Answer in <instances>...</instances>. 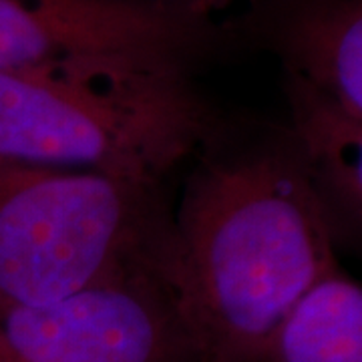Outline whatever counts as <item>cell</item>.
Masks as SVG:
<instances>
[{
	"label": "cell",
	"mask_w": 362,
	"mask_h": 362,
	"mask_svg": "<svg viewBox=\"0 0 362 362\" xmlns=\"http://www.w3.org/2000/svg\"><path fill=\"white\" fill-rule=\"evenodd\" d=\"M221 26L235 47L274 52L284 75L362 117V0H247Z\"/></svg>",
	"instance_id": "6"
},
{
	"label": "cell",
	"mask_w": 362,
	"mask_h": 362,
	"mask_svg": "<svg viewBox=\"0 0 362 362\" xmlns=\"http://www.w3.org/2000/svg\"><path fill=\"white\" fill-rule=\"evenodd\" d=\"M220 113L183 71L78 61L0 73V159L161 185Z\"/></svg>",
	"instance_id": "2"
},
{
	"label": "cell",
	"mask_w": 362,
	"mask_h": 362,
	"mask_svg": "<svg viewBox=\"0 0 362 362\" xmlns=\"http://www.w3.org/2000/svg\"><path fill=\"white\" fill-rule=\"evenodd\" d=\"M173 247L161 185L0 159V306L135 276L168 282Z\"/></svg>",
	"instance_id": "3"
},
{
	"label": "cell",
	"mask_w": 362,
	"mask_h": 362,
	"mask_svg": "<svg viewBox=\"0 0 362 362\" xmlns=\"http://www.w3.org/2000/svg\"><path fill=\"white\" fill-rule=\"evenodd\" d=\"M0 362H197L168 282L135 276L0 306Z\"/></svg>",
	"instance_id": "5"
},
{
	"label": "cell",
	"mask_w": 362,
	"mask_h": 362,
	"mask_svg": "<svg viewBox=\"0 0 362 362\" xmlns=\"http://www.w3.org/2000/svg\"><path fill=\"white\" fill-rule=\"evenodd\" d=\"M284 93L288 129L334 242H352L362 220V117L294 75H284Z\"/></svg>",
	"instance_id": "7"
},
{
	"label": "cell",
	"mask_w": 362,
	"mask_h": 362,
	"mask_svg": "<svg viewBox=\"0 0 362 362\" xmlns=\"http://www.w3.org/2000/svg\"><path fill=\"white\" fill-rule=\"evenodd\" d=\"M262 362H362V288L340 268L298 298Z\"/></svg>",
	"instance_id": "8"
},
{
	"label": "cell",
	"mask_w": 362,
	"mask_h": 362,
	"mask_svg": "<svg viewBox=\"0 0 362 362\" xmlns=\"http://www.w3.org/2000/svg\"><path fill=\"white\" fill-rule=\"evenodd\" d=\"M232 49L214 16L169 0H0V73L115 61L194 75Z\"/></svg>",
	"instance_id": "4"
},
{
	"label": "cell",
	"mask_w": 362,
	"mask_h": 362,
	"mask_svg": "<svg viewBox=\"0 0 362 362\" xmlns=\"http://www.w3.org/2000/svg\"><path fill=\"white\" fill-rule=\"evenodd\" d=\"M169 2L183 4V6H189V8L199 11V13L214 16V13H218V11H226L238 2H247V0H169Z\"/></svg>",
	"instance_id": "9"
},
{
	"label": "cell",
	"mask_w": 362,
	"mask_h": 362,
	"mask_svg": "<svg viewBox=\"0 0 362 362\" xmlns=\"http://www.w3.org/2000/svg\"><path fill=\"white\" fill-rule=\"evenodd\" d=\"M173 214L168 286L197 362H262L298 298L337 270V242L288 127L220 135Z\"/></svg>",
	"instance_id": "1"
}]
</instances>
